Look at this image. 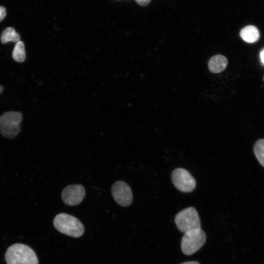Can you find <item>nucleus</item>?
I'll list each match as a JSON object with an SVG mask.
<instances>
[{"instance_id": "obj_1", "label": "nucleus", "mask_w": 264, "mask_h": 264, "mask_svg": "<svg viewBox=\"0 0 264 264\" xmlns=\"http://www.w3.org/2000/svg\"><path fill=\"white\" fill-rule=\"evenodd\" d=\"M7 264H39L38 257L29 246L15 243L9 246L5 254Z\"/></svg>"}, {"instance_id": "obj_2", "label": "nucleus", "mask_w": 264, "mask_h": 264, "mask_svg": "<svg viewBox=\"0 0 264 264\" xmlns=\"http://www.w3.org/2000/svg\"><path fill=\"white\" fill-rule=\"evenodd\" d=\"M53 224L60 232L72 237H79L84 232V227L81 221L76 217L66 213L57 215L54 219Z\"/></svg>"}, {"instance_id": "obj_3", "label": "nucleus", "mask_w": 264, "mask_h": 264, "mask_svg": "<svg viewBox=\"0 0 264 264\" xmlns=\"http://www.w3.org/2000/svg\"><path fill=\"white\" fill-rule=\"evenodd\" d=\"M22 120L21 111H6L0 115V134L7 139L14 138L21 131Z\"/></svg>"}, {"instance_id": "obj_4", "label": "nucleus", "mask_w": 264, "mask_h": 264, "mask_svg": "<svg viewBox=\"0 0 264 264\" xmlns=\"http://www.w3.org/2000/svg\"><path fill=\"white\" fill-rule=\"evenodd\" d=\"M206 239V234L200 228L185 233L181 242L182 252L186 255L194 254L204 245Z\"/></svg>"}, {"instance_id": "obj_5", "label": "nucleus", "mask_w": 264, "mask_h": 264, "mask_svg": "<svg viewBox=\"0 0 264 264\" xmlns=\"http://www.w3.org/2000/svg\"><path fill=\"white\" fill-rule=\"evenodd\" d=\"M175 221L177 228L186 233L200 228V221L197 211L193 207L185 208L175 216Z\"/></svg>"}, {"instance_id": "obj_6", "label": "nucleus", "mask_w": 264, "mask_h": 264, "mask_svg": "<svg viewBox=\"0 0 264 264\" xmlns=\"http://www.w3.org/2000/svg\"><path fill=\"white\" fill-rule=\"evenodd\" d=\"M171 179L175 187L180 192L189 193L196 188V182L189 171L182 168L174 169Z\"/></svg>"}, {"instance_id": "obj_7", "label": "nucleus", "mask_w": 264, "mask_h": 264, "mask_svg": "<svg viewBox=\"0 0 264 264\" xmlns=\"http://www.w3.org/2000/svg\"><path fill=\"white\" fill-rule=\"evenodd\" d=\"M112 196L115 201L120 206H129L132 201V193L130 186L123 181L114 183L111 188Z\"/></svg>"}, {"instance_id": "obj_8", "label": "nucleus", "mask_w": 264, "mask_h": 264, "mask_svg": "<svg viewBox=\"0 0 264 264\" xmlns=\"http://www.w3.org/2000/svg\"><path fill=\"white\" fill-rule=\"evenodd\" d=\"M85 195L86 191L83 186L80 184H72L64 189L61 197L66 204L74 206L80 203Z\"/></svg>"}, {"instance_id": "obj_9", "label": "nucleus", "mask_w": 264, "mask_h": 264, "mask_svg": "<svg viewBox=\"0 0 264 264\" xmlns=\"http://www.w3.org/2000/svg\"><path fill=\"white\" fill-rule=\"evenodd\" d=\"M227 60L221 55H216L212 57L208 62V68L212 73H219L226 67Z\"/></svg>"}, {"instance_id": "obj_10", "label": "nucleus", "mask_w": 264, "mask_h": 264, "mask_svg": "<svg viewBox=\"0 0 264 264\" xmlns=\"http://www.w3.org/2000/svg\"><path fill=\"white\" fill-rule=\"evenodd\" d=\"M240 35L246 42L253 43L258 40L260 33L256 26L247 25L241 30Z\"/></svg>"}, {"instance_id": "obj_11", "label": "nucleus", "mask_w": 264, "mask_h": 264, "mask_svg": "<svg viewBox=\"0 0 264 264\" xmlns=\"http://www.w3.org/2000/svg\"><path fill=\"white\" fill-rule=\"evenodd\" d=\"M20 40V35L16 32L12 27L6 28L2 32L0 36V41L2 44H6L9 42L17 43Z\"/></svg>"}, {"instance_id": "obj_12", "label": "nucleus", "mask_w": 264, "mask_h": 264, "mask_svg": "<svg viewBox=\"0 0 264 264\" xmlns=\"http://www.w3.org/2000/svg\"><path fill=\"white\" fill-rule=\"evenodd\" d=\"M14 60L18 62H23L25 59V51L24 43L19 41L16 43L12 52Z\"/></svg>"}, {"instance_id": "obj_13", "label": "nucleus", "mask_w": 264, "mask_h": 264, "mask_svg": "<svg viewBox=\"0 0 264 264\" xmlns=\"http://www.w3.org/2000/svg\"><path fill=\"white\" fill-rule=\"evenodd\" d=\"M253 151L257 159L264 167V139H260L256 142Z\"/></svg>"}, {"instance_id": "obj_14", "label": "nucleus", "mask_w": 264, "mask_h": 264, "mask_svg": "<svg viewBox=\"0 0 264 264\" xmlns=\"http://www.w3.org/2000/svg\"><path fill=\"white\" fill-rule=\"evenodd\" d=\"M6 13L5 8L2 6H0V22L5 18Z\"/></svg>"}, {"instance_id": "obj_15", "label": "nucleus", "mask_w": 264, "mask_h": 264, "mask_svg": "<svg viewBox=\"0 0 264 264\" xmlns=\"http://www.w3.org/2000/svg\"><path fill=\"white\" fill-rule=\"evenodd\" d=\"M135 1L141 6H147L150 3L151 0H135Z\"/></svg>"}, {"instance_id": "obj_16", "label": "nucleus", "mask_w": 264, "mask_h": 264, "mask_svg": "<svg viewBox=\"0 0 264 264\" xmlns=\"http://www.w3.org/2000/svg\"><path fill=\"white\" fill-rule=\"evenodd\" d=\"M180 264H199V263L196 261H189L184 262Z\"/></svg>"}, {"instance_id": "obj_17", "label": "nucleus", "mask_w": 264, "mask_h": 264, "mask_svg": "<svg viewBox=\"0 0 264 264\" xmlns=\"http://www.w3.org/2000/svg\"><path fill=\"white\" fill-rule=\"evenodd\" d=\"M261 58L262 62L264 64V49L261 53Z\"/></svg>"}, {"instance_id": "obj_18", "label": "nucleus", "mask_w": 264, "mask_h": 264, "mask_svg": "<svg viewBox=\"0 0 264 264\" xmlns=\"http://www.w3.org/2000/svg\"><path fill=\"white\" fill-rule=\"evenodd\" d=\"M2 90H3V87L1 85H0V94L1 93Z\"/></svg>"}, {"instance_id": "obj_19", "label": "nucleus", "mask_w": 264, "mask_h": 264, "mask_svg": "<svg viewBox=\"0 0 264 264\" xmlns=\"http://www.w3.org/2000/svg\"><path fill=\"white\" fill-rule=\"evenodd\" d=\"M263 80H264V77H263Z\"/></svg>"}]
</instances>
